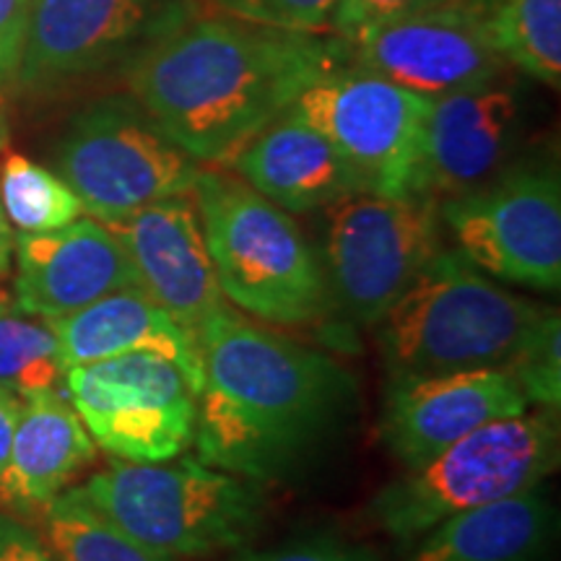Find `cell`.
<instances>
[{
  "label": "cell",
  "instance_id": "cell-25",
  "mask_svg": "<svg viewBox=\"0 0 561 561\" xmlns=\"http://www.w3.org/2000/svg\"><path fill=\"white\" fill-rule=\"evenodd\" d=\"M58 341L45 320L0 312V385L21 398L62 385Z\"/></svg>",
  "mask_w": 561,
  "mask_h": 561
},
{
  "label": "cell",
  "instance_id": "cell-18",
  "mask_svg": "<svg viewBox=\"0 0 561 561\" xmlns=\"http://www.w3.org/2000/svg\"><path fill=\"white\" fill-rule=\"evenodd\" d=\"M227 167L289 214L328 208L362 191L331 140L291 107L257 133Z\"/></svg>",
  "mask_w": 561,
  "mask_h": 561
},
{
  "label": "cell",
  "instance_id": "cell-28",
  "mask_svg": "<svg viewBox=\"0 0 561 561\" xmlns=\"http://www.w3.org/2000/svg\"><path fill=\"white\" fill-rule=\"evenodd\" d=\"M458 3V0H339L331 21V34L346 39L364 26L380 24V21L409 16V13L437 9V5Z\"/></svg>",
  "mask_w": 561,
  "mask_h": 561
},
{
  "label": "cell",
  "instance_id": "cell-17",
  "mask_svg": "<svg viewBox=\"0 0 561 561\" xmlns=\"http://www.w3.org/2000/svg\"><path fill=\"white\" fill-rule=\"evenodd\" d=\"M13 294L24 314L66 318L112 291L136 286V273L117 237L96 219H76L53 231L13 237Z\"/></svg>",
  "mask_w": 561,
  "mask_h": 561
},
{
  "label": "cell",
  "instance_id": "cell-22",
  "mask_svg": "<svg viewBox=\"0 0 561 561\" xmlns=\"http://www.w3.org/2000/svg\"><path fill=\"white\" fill-rule=\"evenodd\" d=\"M496 55L530 79L559 89L561 0H471Z\"/></svg>",
  "mask_w": 561,
  "mask_h": 561
},
{
  "label": "cell",
  "instance_id": "cell-35",
  "mask_svg": "<svg viewBox=\"0 0 561 561\" xmlns=\"http://www.w3.org/2000/svg\"><path fill=\"white\" fill-rule=\"evenodd\" d=\"M0 312H3V305H0Z\"/></svg>",
  "mask_w": 561,
  "mask_h": 561
},
{
  "label": "cell",
  "instance_id": "cell-16",
  "mask_svg": "<svg viewBox=\"0 0 561 561\" xmlns=\"http://www.w3.org/2000/svg\"><path fill=\"white\" fill-rule=\"evenodd\" d=\"M528 409L523 390L502 367L390 380L380 434L405 468H416L489 421Z\"/></svg>",
  "mask_w": 561,
  "mask_h": 561
},
{
  "label": "cell",
  "instance_id": "cell-29",
  "mask_svg": "<svg viewBox=\"0 0 561 561\" xmlns=\"http://www.w3.org/2000/svg\"><path fill=\"white\" fill-rule=\"evenodd\" d=\"M32 0H0V91L16 89Z\"/></svg>",
  "mask_w": 561,
  "mask_h": 561
},
{
  "label": "cell",
  "instance_id": "cell-19",
  "mask_svg": "<svg viewBox=\"0 0 561 561\" xmlns=\"http://www.w3.org/2000/svg\"><path fill=\"white\" fill-rule=\"evenodd\" d=\"M58 341L62 369L123 354H157L185 369L201 392L195 335L138 286L112 291L66 318L45 320Z\"/></svg>",
  "mask_w": 561,
  "mask_h": 561
},
{
  "label": "cell",
  "instance_id": "cell-12",
  "mask_svg": "<svg viewBox=\"0 0 561 561\" xmlns=\"http://www.w3.org/2000/svg\"><path fill=\"white\" fill-rule=\"evenodd\" d=\"M203 0H34L16 89L53 91L128 62Z\"/></svg>",
  "mask_w": 561,
  "mask_h": 561
},
{
  "label": "cell",
  "instance_id": "cell-13",
  "mask_svg": "<svg viewBox=\"0 0 561 561\" xmlns=\"http://www.w3.org/2000/svg\"><path fill=\"white\" fill-rule=\"evenodd\" d=\"M343 42L348 66L369 70L430 100L496 79L507 70V62L491 47L471 0L380 21Z\"/></svg>",
  "mask_w": 561,
  "mask_h": 561
},
{
  "label": "cell",
  "instance_id": "cell-4",
  "mask_svg": "<svg viewBox=\"0 0 561 561\" xmlns=\"http://www.w3.org/2000/svg\"><path fill=\"white\" fill-rule=\"evenodd\" d=\"M193 201L224 299L271 325L305 328L331 318L325 268L289 210L240 174L206 167Z\"/></svg>",
  "mask_w": 561,
  "mask_h": 561
},
{
  "label": "cell",
  "instance_id": "cell-26",
  "mask_svg": "<svg viewBox=\"0 0 561 561\" xmlns=\"http://www.w3.org/2000/svg\"><path fill=\"white\" fill-rule=\"evenodd\" d=\"M528 405L559 413L561 405V320L546 312L507 367Z\"/></svg>",
  "mask_w": 561,
  "mask_h": 561
},
{
  "label": "cell",
  "instance_id": "cell-32",
  "mask_svg": "<svg viewBox=\"0 0 561 561\" xmlns=\"http://www.w3.org/2000/svg\"><path fill=\"white\" fill-rule=\"evenodd\" d=\"M21 409H24V398L0 385V476H3L5 462H9Z\"/></svg>",
  "mask_w": 561,
  "mask_h": 561
},
{
  "label": "cell",
  "instance_id": "cell-23",
  "mask_svg": "<svg viewBox=\"0 0 561 561\" xmlns=\"http://www.w3.org/2000/svg\"><path fill=\"white\" fill-rule=\"evenodd\" d=\"M45 541L58 561H178L117 528L83 496L66 489L42 507Z\"/></svg>",
  "mask_w": 561,
  "mask_h": 561
},
{
  "label": "cell",
  "instance_id": "cell-20",
  "mask_svg": "<svg viewBox=\"0 0 561 561\" xmlns=\"http://www.w3.org/2000/svg\"><path fill=\"white\" fill-rule=\"evenodd\" d=\"M96 458V442L60 390H39L24 398L0 500L37 510L50 504Z\"/></svg>",
  "mask_w": 561,
  "mask_h": 561
},
{
  "label": "cell",
  "instance_id": "cell-10",
  "mask_svg": "<svg viewBox=\"0 0 561 561\" xmlns=\"http://www.w3.org/2000/svg\"><path fill=\"white\" fill-rule=\"evenodd\" d=\"M462 255L489 276L538 291L561 286V185L553 167H517L439 201Z\"/></svg>",
  "mask_w": 561,
  "mask_h": 561
},
{
  "label": "cell",
  "instance_id": "cell-33",
  "mask_svg": "<svg viewBox=\"0 0 561 561\" xmlns=\"http://www.w3.org/2000/svg\"><path fill=\"white\" fill-rule=\"evenodd\" d=\"M13 257V229L3 214V203H0V276L11 271Z\"/></svg>",
  "mask_w": 561,
  "mask_h": 561
},
{
  "label": "cell",
  "instance_id": "cell-24",
  "mask_svg": "<svg viewBox=\"0 0 561 561\" xmlns=\"http://www.w3.org/2000/svg\"><path fill=\"white\" fill-rule=\"evenodd\" d=\"M0 203L11 227L30 234L62 229L87 214L58 172L21 153H9L0 164Z\"/></svg>",
  "mask_w": 561,
  "mask_h": 561
},
{
  "label": "cell",
  "instance_id": "cell-3",
  "mask_svg": "<svg viewBox=\"0 0 561 561\" xmlns=\"http://www.w3.org/2000/svg\"><path fill=\"white\" fill-rule=\"evenodd\" d=\"M546 312L442 248L377 322L388 380L504 369Z\"/></svg>",
  "mask_w": 561,
  "mask_h": 561
},
{
  "label": "cell",
  "instance_id": "cell-21",
  "mask_svg": "<svg viewBox=\"0 0 561 561\" xmlns=\"http://www.w3.org/2000/svg\"><path fill=\"white\" fill-rule=\"evenodd\" d=\"M553 536V507L541 486L447 517L411 561H541Z\"/></svg>",
  "mask_w": 561,
  "mask_h": 561
},
{
  "label": "cell",
  "instance_id": "cell-14",
  "mask_svg": "<svg viewBox=\"0 0 561 561\" xmlns=\"http://www.w3.org/2000/svg\"><path fill=\"white\" fill-rule=\"evenodd\" d=\"M520 96L504 73L434 96L411 193L445 201L494 180L520 130Z\"/></svg>",
  "mask_w": 561,
  "mask_h": 561
},
{
  "label": "cell",
  "instance_id": "cell-9",
  "mask_svg": "<svg viewBox=\"0 0 561 561\" xmlns=\"http://www.w3.org/2000/svg\"><path fill=\"white\" fill-rule=\"evenodd\" d=\"M70 405L91 439L117 460H174L195 439L198 388L180 364L123 354L62 371Z\"/></svg>",
  "mask_w": 561,
  "mask_h": 561
},
{
  "label": "cell",
  "instance_id": "cell-36",
  "mask_svg": "<svg viewBox=\"0 0 561 561\" xmlns=\"http://www.w3.org/2000/svg\"><path fill=\"white\" fill-rule=\"evenodd\" d=\"M32 5H34V0H32Z\"/></svg>",
  "mask_w": 561,
  "mask_h": 561
},
{
  "label": "cell",
  "instance_id": "cell-8",
  "mask_svg": "<svg viewBox=\"0 0 561 561\" xmlns=\"http://www.w3.org/2000/svg\"><path fill=\"white\" fill-rule=\"evenodd\" d=\"M55 161L60 178L96 221L193 193L203 170L130 94L107 96L79 112Z\"/></svg>",
  "mask_w": 561,
  "mask_h": 561
},
{
  "label": "cell",
  "instance_id": "cell-34",
  "mask_svg": "<svg viewBox=\"0 0 561 561\" xmlns=\"http://www.w3.org/2000/svg\"><path fill=\"white\" fill-rule=\"evenodd\" d=\"M5 140H9V128H5L3 115H0V149H3V146H5Z\"/></svg>",
  "mask_w": 561,
  "mask_h": 561
},
{
  "label": "cell",
  "instance_id": "cell-31",
  "mask_svg": "<svg viewBox=\"0 0 561 561\" xmlns=\"http://www.w3.org/2000/svg\"><path fill=\"white\" fill-rule=\"evenodd\" d=\"M0 561H58L45 538L30 525L0 512Z\"/></svg>",
  "mask_w": 561,
  "mask_h": 561
},
{
  "label": "cell",
  "instance_id": "cell-5",
  "mask_svg": "<svg viewBox=\"0 0 561 561\" xmlns=\"http://www.w3.org/2000/svg\"><path fill=\"white\" fill-rule=\"evenodd\" d=\"M81 491L117 528L174 559L242 549L263 528L257 483L203 460H115Z\"/></svg>",
  "mask_w": 561,
  "mask_h": 561
},
{
  "label": "cell",
  "instance_id": "cell-15",
  "mask_svg": "<svg viewBox=\"0 0 561 561\" xmlns=\"http://www.w3.org/2000/svg\"><path fill=\"white\" fill-rule=\"evenodd\" d=\"M128 255L136 286L193 335L227 305L193 193L102 221Z\"/></svg>",
  "mask_w": 561,
  "mask_h": 561
},
{
  "label": "cell",
  "instance_id": "cell-27",
  "mask_svg": "<svg viewBox=\"0 0 561 561\" xmlns=\"http://www.w3.org/2000/svg\"><path fill=\"white\" fill-rule=\"evenodd\" d=\"M339 0H203L208 11L291 32L331 34Z\"/></svg>",
  "mask_w": 561,
  "mask_h": 561
},
{
  "label": "cell",
  "instance_id": "cell-11",
  "mask_svg": "<svg viewBox=\"0 0 561 561\" xmlns=\"http://www.w3.org/2000/svg\"><path fill=\"white\" fill-rule=\"evenodd\" d=\"M430 104V96L346 62L310 83L291 110L331 140L362 191L403 195Z\"/></svg>",
  "mask_w": 561,
  "mask_h": 561
},
{
  "label": "cell",
  "instance_id": "cell-2",
  "mask_svg": "<svg viewBox=\"0 0 561 561\" xmlns=\"http://www.w3.org/2000/svg\"><path fill=\"white\" fill-rule=\"evenodd\" d=\"M201 359L195 445L201 460L255 483L299 468L339 430L354 377L322 351L224 307L195 333Z\"/></svg>",
  "mask_w": 561,
  "mask_h": 561
},
{
  "label": "cell",
  "instance_id": "cell-30",
  "mask_svg": "<svg viewBox=\"0 0 561 561\" xmlns=\"http://www.w3.org/2000/svg\"><path fill=\"white\" fill-rule=\"evenodd\" d=\"M242 561H377L375 551L367 546H356L339 541V538H307V541H297L280 549L263 551V553H248Z\"/></svg>",
  "mask_w": 561,
  "mask_h": 561
},
{
  "label": "cell",
  "instance_id": "cell-6",
  "mask_svg": "<svg viewBox=\"0 0 561 561\" xmlns=\"http://www.w3.org/2000/svg\"><path fill=\"white\" fill-rule=\"evenodd\" d=\"M559 413L536 409L489 421L447 450L390 481L369 517L398 543H413L460 512L541 486L559 466Z\"/></svg>",
  "mask_w": 561,
  "mask_h": 561
},
{
  "label": "cell",
  "instance_id": "cell-1",
  "mask_svg": "<svg viewBox=\"0 0 561 561\" xmlns=\"http://www.w3.org/2000/svg\"><path fill=\"white\" fill-rule=\"evenodd\" d=\"M335 34L291 32L201 9L144 47L128 94L198 164L227 167L328 70L346 66Z\"/></svg>",
  "mask_w": 561,
  "mask_h": 561
},
{
  "label": "cell",
  "instance_id": "cell-7",
  "mask_svg": "<svg viewBox=\"0 0 561 561\" xmlns=\"http://www.w3.org/2000/svg\"><path fill=\"white\" fill-rule=\"evenodd\" d=\"M322 210L333 301L359 325H377L442 250L439 201L359 191Z\"/></svg>",
  "mask_w": 561,
  "mask_h": 561
}]
</instances>
